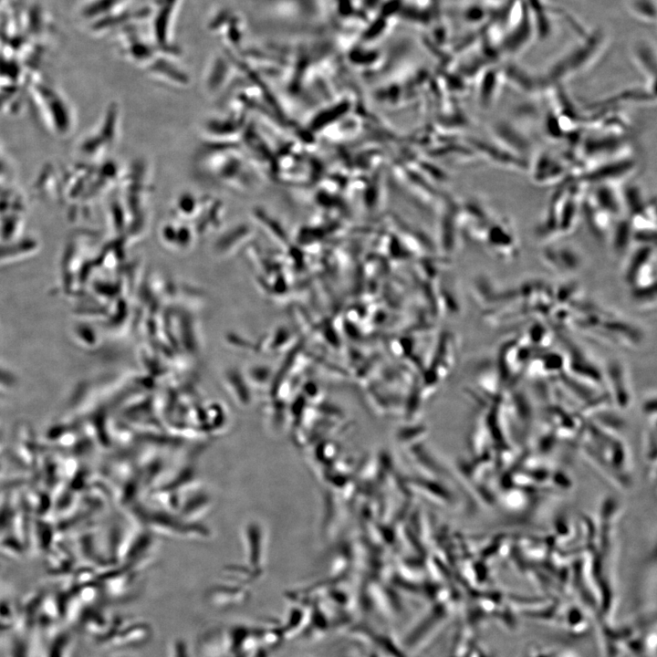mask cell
Returning <instances> with one entry per match:
<instances>
[{"label": "cell", "mask_w": 657, "mask_h": 657, "mask_svg": "<svg viewBox=\"0 0 657 657\" xmlns=\"http://www.w3.org/2000/svg\"><path fill=\"white\" fill-rule=\"evenodd\" d=\"M637 169L636 161L630 155L592 167L575 180L585 186L600 183L619 185L635 174Z\"/></svg>", "instance_id": "cell-3"}, {"label": "cell", "mask_w": 657, "mask_h": 657, "mask_svg": "<svg viewBox=\"0 0 657 657\" xmlns=\"http://www.w3.org/2000/svg\"><path fill=\"white\" fill-rule=\"evenodd\" d=\"M496 80V78H489L480 89V104L485 109L492 108L500 96V84Z\"/></svg>", "instance_id": "cell-9"}, {"label": "cell", "mask_w": 657, "mask_h": 657, "mask_svg": "<svg viewBox=\"0 0 657 657\" xmlns=\"http://www.w3.org/2000/svg\"><path fill=\"white\" fill-rule=\"evenodd\" d=\"M490 253L501 259H512L519 254L518 238L511 221L505 216L491 220L483 233Z\"/></svg>", "instance_id": "cell-2"}, {"label": "cell", "mask_w": 657, "mask_h": 657, "mask_svg": "<svg viewBox=\"0 0 657 657\" xmlns=\"http://www.w3.org/2000/svg\"><path fill=\"white\" fill-rule=\"evenodd\" d=\"M591 186L592 189L586 194L599 209L614 220L625 215L621 189L620 190L619 185L600 183Z\"/></svg>", "instance_id": "cell-6"}, {"label": "cell", "mask_w": 657, "mask_h": 657, "mask_svg": "<svg viewBox=\"0 0 657 657\" xmlns=\"http://www.w3.org/2000/svg\"><path fill=\"white\" fill-rule=\"evenodd\" d=\"M528 172L538 185L561 183L566 178H571V167L567 158L550 151L537 153L530 162Z\"/></svg>", "instance_id": "cell-4"}, {"label": "cell", "mask_w": 657, "mask_h": 657, "mask_svg": "<svg viewBox=\"0 0 657 657\" xmlns=\"http://www.w3.org/2000/svg\"><path fill=\"white\" fill-rule=\"evenodd\" d=\"M490 138L497 144L528 160L533 151V141L518 124L508 120H497L489 127Z\"/></svg>", "instance_id": "cell-5"}, {"label": "cell", "mask_w": 657, "mask_h": 657, "mask_svg": "<svg viewBox=\"0 0 657 657\" xmlns=\"http://www.w3.org/2000/svg\"><path fill=\"white\" fill-rule=\"evenodd\" d=\"M477 150L489 162L514 172L529 171L528 160L506 150L491 138L489 141H479Z\"/></svg>", "instance_id": "cell-7"}, {"label": "cell", "mask_w": 657, "mask_h": 657, "mask_svg": "<svg viewBox=\"0 0 657 657\" xmlns=\"http://www.w3.org/2000/svg\"><path fill=\"white\" fill-rule=\"evenodd\" d=\"M584 193V185L576 180L555 192L537 226V235L542 239L570 235L581 217Z\"/></svg>", "instance_id": "cell-1"}, {"label": "cell", "mask_w": 657, "mask_h": 657, "mask_svg": "<svg viewBox=\"0 0 657 657\" xmlns=\"http://www.w3.org/2000/svg\"><path fill=\"white\" fill-rule=\"evenodd\" d=\"M546 264L558 271L577 269L582 262L579 250L571 245H551L542 253Z\"/></svg>", "instance_id": "cell-8"}]
</instances>
